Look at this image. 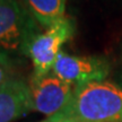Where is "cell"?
Listing matches in <instances>:
<instances>
[{
    "label": "cell",
    "mask_w": 122,
    "mask_h": 122,
    "mask_svg": "<svg viewBox=\"0 0 122 122\" xmlns=\"http://www.w3.org/2000/svg\"><path fill=\"white\" fill-rule=\"evenodd\" d=\"M11 78L13 77H11V75L9 72L8 68H6L2 65H0V88L2 87L6 83H8Z\"/></svg>",
    "instance_id": "cell-8"
},
{
    "label": "cell",
    "mask_w": 122,
    "mask_h": 122,
    "mask_svg": "<svg viewBox=\"0 0 122 122\" xmlns=\"http://www.w3.org/2000/svg\"><path fill=\"white\" fill-rule=\"evenodd\" d=\"M75 30V20L65 16L35 36L28 51V58L33 65V77H42L52 71L61 46L72 39Z\"/></svg>",
    "instance_id": "cell-3"
},
{
    "label": "cell",
    "mask_w": 122,
    "mask_h": 122,
    "mask_svg": "<svg viewBox=\"0 0 122 122\" xmlns=\"http://www.w3.org/2000/svg\"><path fill=\"white\" fill-rule=\"evenodd\" d=\"M40 33L36 20L18 0H0V65L10 69L23 58Z\"/></svg>",
    "instance_id": "cell-2"
},
{
    "label": "cell",
    "mask_w": 122,
    "mask_h": 122,
    "mask_svg": "<svg viewBox=\"0 0 122 122\" xmlns=\"http://www.w3.org/2000/svg\"><path fill=\"white\" fill-rule=\"evenodd\" d=\"M42 122H122V88L106 80L75 86L69 103Z\"/></svg>",
    "instance_id": "cell-1"
},
{
    "label": "cell",
    "mask_w": 122,
    "mask_h": 122,
    "mask_svg": "<svg viewBox=\"0 0 122 122\" xmlns=\"http://www.w3.org/2000/svg\"><path fill=\"white\" fill-rule=\"evenodd\" d=\"M110 70V62L103 57L76 56L63 51L59 53L52 68L58 77L74 86L104 81Z\"/></svg>",
    "instance_id": "cell-4"
},
{
    "label": "cell",
    "mask_w": 122,
    "mask_h": 122,
    "mask_svg": "<svg viewBox=\"0 0 122 122\" xmlns=\"http://www.w3.org/2000/svg\"><path fill=\"white\" fill-rule=\"evenodd\" d=\"M30 87L34 111L50 118L69 103L75 86L51 71L42 77L32 76Z\"/></svg>",
    "instance_id": "cell-5"
},
{
    "label": "cell",
    "mask_w": 122,
    "mask_h": 122,
    "mask_svg": "<svg viewBox=\"0 0 122 122\" xmlns=\"http://www.w3.org/2000/svg\"><path fill=\"white\" fill-rule=\"evenodd\" d=\"M30 85L13 78L0 88V122H14L33 111Z\"/></svg>",
    "instance_id": "cell-6"
},
{
    "label": "cell",
    "mask_w": 122,
    "mask_h": 122,
    "mask_svg": "<svg viewBox=\"0 0 122 122\" xmlns=\"http://www.w3.org/2000/svg\"><path fill=\"white\" fill-rule=\"evenodd\" d=\"M24 5L36 23L46 28L66 16L67 0H24Z\"/></svg>",
    "instance_id": "cell-7"
}]
</instances>
